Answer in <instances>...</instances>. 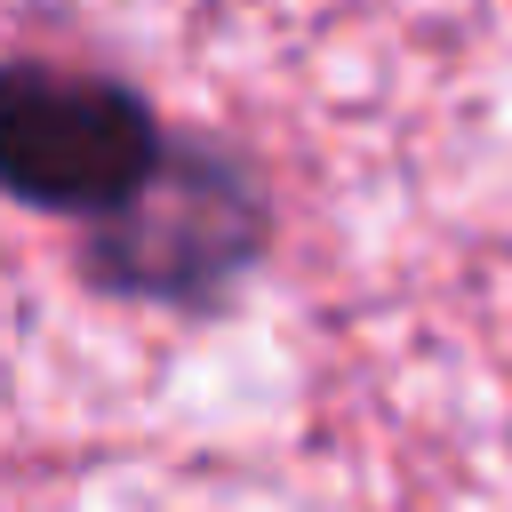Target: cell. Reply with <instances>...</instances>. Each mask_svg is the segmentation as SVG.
<instances>
[{
    "label": "cell",
    "mask_w": 512,
    "mask_h": 512,
    "mask_svg": "<svg viewBox=\"0 0 512 512\" xmlns=\"http://www.w3.org/2000/svg\"><path fill=\"white\" fill-rule=\"evenodd\" d=\"M168 152L176 144L160 136L136 88L64 72V64H0V192L8 200L104 224L168 168Z\"/></svg>",
    "instance_id": "6da1fadb"
},
{
    "label": "cell",
    "mask_w": 512,
    "mask_h": 512,
    "mask_svg": "<svg viewBox=\"0 0 512 512\" xmlns=\"http://www.w3.org/2000/svg\"><path fill=\"white\" fill-rule=\"evenodd\" d=\"M264 248V200L240 168L224 160H184L88 224V280L112 296H152V304H208L224 280H240Z\"/></svg>",
    "instance_id": "7a4b0ae2"
}]
</instances>
